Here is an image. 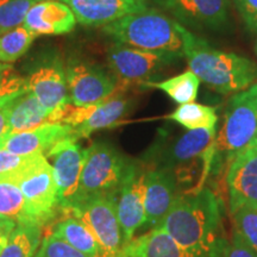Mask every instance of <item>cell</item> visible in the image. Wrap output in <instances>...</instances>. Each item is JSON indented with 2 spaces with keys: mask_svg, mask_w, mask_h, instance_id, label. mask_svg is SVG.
<instances>
[{
  "mask_svg": "<svg viewBox=\"0 0 257 257\" xmlns=\"http://www.w3.org/2000/svg\"><path fill=\"white\" fill-rule=\"evenodd\" d=\"M104 34L117 43L148 51L184 56L178 22L155 9L127 15L102 27Z\"/></svg>",
  "mask_w": 257,
  "mask_h": 257,
  "instance_id": "cell-3",
  "label": "cell"
},
{
  "mask_svg": "<svg viewBox=\"0 0 257 257\" xmlns=\"http://www.w3.org/2000/svg\"><path fill=\"white\" fill-rule=\"evenodd\" d=\"M9 221H11V220H6V219H3V218H0V225H4L6 223H9Z\"/></svg>",
  "mask_w": 257,
  "mask_h": 257,
  "instance_id": "cell-40",
  "label": "cell"
},
{
  "mask_svg": "<svg viewBox=\"0 0 257 257\" xmlns=\"http://www.w3.org/2000/svg\"><path fill=\"white\" fill-rule=\"evenodd\" d=\"M35 35L24 25L11 29L0 35V62L14 63L30 49Z\"/></svg>",
  "mask_w": 257,
  "mask_h": 257,
  "instance_id": "cell-27",
  "label": "cell"
},
{
  "mask_svg": "<svg viewBox=\"0 0 257 257\" xmlns=\"http://www.w3.org/2000/svg\"><path fill=\"white\" fill-rule=\"evenodd\" d=\"M27 91V80L17 75L14 68H11L0 81V107L18 98Z\"/></svg>",
  "mask_w": 257,
  "mask_h": 257,
  "instance_id": "cell-32",
  "label": "cell"
},
{
  "mask_svg": "<svg viewBox=\"0 0 257 257\" xmlns=\"http://www.w3.org/2000/svg\"><path fill=\"white\" fill-rule=\"evenodd\" d=\"M78 141V136L66 138L44 155L54 170L59 208L66 214H69L75 202L85 159V149Z\"/></svg>",
  "mask_w": 257,
  "mask_h": 257,
  "instance_id": "cell-11",
  "label": "cell"
},
{
  "mask_svg": "<svg viewBox=\"0 0 257 257\" xmlns=\"http://www.w3.org/2000/svg\"><path fill=\"white\" fill-rule=\"evenodd\" d=\"M10 68H11V66H10V64L0 62V74L4 73V72H6V70L10 69Z\"/></svg>",
  "mask_w": 257,
  "mask_h": 257,
  "instance_id": "cell-39",
  "label": "cell"
},
{
  "mask_svg": "<svg viewBox=\"0 0 257 257\" xmlns=\"http://www.w3.org/2000/svg\"><path fill=\"white\" fill-rule=\"evenodd\" d=\"M43 227L36 224H18L12 230L0 257H34L42 242Z\"/></svg>",
  "mask_w": 257,
  "mask_h": 257,
  "instance_id": "cell-23",
  "label": "cell"
},
{
  "mask_svg": "<svg viewBox=\"0 0 257 257\" xmlns=\"http://www.w3.org/2000/svg\"><path fill=\"white\" fill-rule=\"evenodd\" d=\"M179 193L178 179L173 170L147 167L144 224L152 227V230L159 229Z\"/></svg>",
  "mask_w": 257,
  "mask_h": 257,
  "instance_id": "cell-17",
  "label": "cell"
},
{
  "mask_svg": "<svg viewBox=\"0 0 257 257\" xmlns=\"http://www.w3.org/2000/svg\"><path fill=\"white\" fill-rule=\"evenodd\" d=\"M147 245V234L134 238L130 242L124 244L123 249L118 257H147L146 251Z\"/></svg>",
  "mask_w": 257,
  "mask_h": 257,
  "instance_id": "cell-36",
  "label": "cell"
},
{
  "mask_svg": "<svg viewBox=\"0 0 257 257\" xmlns=\"http://www.w3.org/2000/svg\"><path fill=\"white\" fill-rule=\"evenodd\" d=\"M34 257H89L70 246L51 231L42 238L41 245Z\"/></svg>",
  "mask_w": 257,
  "mask_h": 257,
  "instance_id": "cell-31",
  "label": "cell"
},
{
  "mask_svg": "<svg viewBox=\"0 0 257 257\" xmlns=\"http://www.w3.org/2000/svg\"><path fill=\"white\" fill-rule=\"evenodd\" d=\"M0 218L14 221L17 225H40L32 216L23 193L8 174H0Z\"/></svg>",
  "mask_w": 257,
  "mask_h": 257,
  "instance_id": "cell-22",
  "label": "cell"
},
{
  "mask_svg": "<svg viewBox=\"0 0 257 257\" xmlns=\"http://www.w3.org/2000/svg\"><path fill=\"white\" fill-rule=\"evenodd\" d=\"M25 80L29 91L49 113L70 102L66 66L57 54L42 59Z\"/></svg>",
  "mask_w": 257,
  "mask_h": 257,
  "instance_id": "cell-14",
  "label": "cell"
},
{
  "mask_svg": "<svg viewBox=\"0 0 257 257\" xmlns=\"http://www.w3.org/2000/svg\"><path fill=\"white\" fill-rule=\"evenodd\" d=\"M181 55L161 51L141 50L115 43L107 51V63L118 87L143 82L165 67L172 64Z\"/></svg>",
  "mask_w": 257,
  "mask_h": 257,
  "instance_id": "cell-10",
  "label": "cell"
},
{
  "mask_svg": "<svg viewBox=\"0 0 257 257\" xmlns=\"http://www.w3.org/2000/svg\"><path fill=\"white\" fill-rule=\"evenodd\" d=\"M53 232L78 251L89 257H100V250L92 233L78 218H67L54 225Z\"/></svg>",
  "mask_w": 257,
  "mask_h": 257,
  "instance_id": "cell-24",
  "label": "cell"
},
{
  "mask_svg": "<svg viewBox=\"0 0 257 257\" xmlns=\"http://www.w3.org/2000/svg\"><path fill=\"white\" fill-rule=\"evenodd\" d=\"M16 225L17 224L14 223V221H9V223L4 225H0V250L4 248V245L9 239V236L16 227Z\"/></svg>",
  "mask_w": 257,
  "mask_h": 257,
  "instance_id": "cell-38",
  "label": "cell"
},
{
  "mask_svg": "<svg viewBox=\"0 0 257 257\" xmlns=\"http://www.w3.org/2000/svg\"><path fill=\"white\" fill-rule=\"evenodd\" d=\"M257 135V83L234 94L227 102L223 126L211 144V173H220Z\"/></svg>",
  "mask_w": 257,
  "mask_h": 257,
  "instance_id": "cell-4",
  "label": "cell"
},
{
  "mask_svg": "<svg viewBox=\"0 0 257 257\" xmlns=\"http://www.w3.org/2000/svg\"><path fill=\"white\" fill-rule=\"evenodd\" d=\"M181 25L219 30L229 22L230 0H156Z\"/></svg>",
  "mask_w": 257,
  "mask_h": 257,
  "instance_id": "cell-15",
  "label": "cell"
},
{
  "mask_svg": "<svg viewBox=\"0 0 257 257\" xmlns=\"http://www.w3.org/2000/svg\"><path fill=\"white\" fill-rule=\"evenodd\" d=\"M221 210L220 199L208 187L179 193L159 229L195 257H221L226 242Z\"/></svg>",
  "mask_w": 257,
  "mask_h": 257,
  "instance_id": "cell-1",
  "label": "cell"
},
{
  "mask_svg": "<svg viewBox=\"0 0 257 257\" xmlns=\"http://www.w3.org/2000/svg\"><path fill=\"white\" fill-rule=\"evenodd\" d=\"M73 11L62 0H42L29 10L23 25L35 36L64 35L75 28Z\"/></svg>",
  "mask_w": 257,
  "mask_h": 257,
  "instance_id": "cell-20",
  "label": "cell"
},
{
  "mask_svg": "<svg viewBox=\"0 0 257 257\" xmlns=\"http://www.w3.org/2000/svg\"><path fill=\"white\" fill-rule=\"evenodd\" d=\"M134 162L108 143L95 142L86 148L79 191L70 212L93 199H115Z\"/></svg>",
  "mask_w": 257,
  "mask_h": 257,
  "instance_id": "cell-5",
  "label": "cell"
},
{
  "mask_svg": "<svg viewBox=\"0 0 257 257\" xmlns=\"http://www.w3.org/2000/svg\"><path fill=\"white\" fill-rule=\"evenodd\" d=\"M221 257H257V253L249 248L236 232L224 244Z\"/></svg>",
  "mask_w": 257,
  "mask_h": 257,
  "instance_id": "cell-33",
  "label": "cell"
},
{
  "mask_svg": "<svg viewBox=\"0 0 257 257\" xmlns=\"http://www.w3.org/2000/svg\"><path fill=\"white\" fill-rule=\"evenodd\" d=\"M134 2H137V3H143V4H147L148 0H134Z\"/></svg>",
  "mask_w": 257,
  "mask_h": 257,
  "instance_id": "cell-41",
  "label": "cell"
},
{
  "mask_svg": "<svg viewBox=\"0 0 257 257\" xmlns=\"http://www.w3.org/2000/svg\"><path fill=\"white\" fill-rule=\"evenodd\" d=\"M256 140H257V135H256Z\"/></svg>",
  "mask_w": 257,
  "mask_h": 257,
  "instance_id": "cell-43",
  "label": "cell"
},
{
  "mask_svg": "<svg viewBox=\"0 0 257 257\" xmlns=\"http://www.w3.org/2000/svg\"><path fill=\"white\" fill-rule=\"evenodd\" d=\"M73 11L78 23L105 27L127 15L146 11L147 4L134 0H62Z\"/></svg>",
  "mask_w": 257,
  "mask_h": 257,
  "instance_id": "cell-19",
  "label": "cell"
},
{
  "mask_svg": "<svg viewBox=\"0 0 257 257\" xmlns=\"http://www.w3.org/2000/svg\"><path fill=\"white\" fill-rule=\"evenodd\" d=\"M234 4L245 27L257 32V0H234Z\"/></svg>",
  "mask_w": 257,
  "mask_h": 257,
  "instance_id": "cell-34",
  "label": "cell"
},
{
  "mask_svg": "<svg viewBox=\"0 0 257 257\" xmlns=\"http://www.w3.org/2000/svg\"><path fill=\"white\" fill-rule=\"evenodd\" d=\"M92 233L100 250V257H118L124 246L114 199L98 198L83 202L70 212Z\"/></svg>",
  "mask_w": 257,
  "mask_h": 257,
  "instance_id": "cell-9",
  "label": "cell"
},
{
  "mask_svg": "<svg viewBox=\"0 0 257 257\" xmlns=\"http://www.w3.org/2000/svg\"><path fill=\"white\" fill-rule=\"evenodd\" d=\"M233 231L257 253V205H244L232 213Z\"/></svg>",
  "mask_w": 257,
  "mask_h": 257,
  "instance_id": "cell-29",
  "label": "cell"
},
{
  "mask_svg": "<svg viewBox=\"0 0 257 257\" xmlns=\"http://www.w3.org/2000/svg\"><path fill=\"white\" fill-rule=\"evenodd\" d=\"M230 212L257 205V140L231 161L225 174Z\"/></svg>",
  "mask_w": 257,
  "mask_h": 257,
  "instance_id": "cell-16",
  "label": "cell"
},
{
  "mask_svg": "<svg viewBox=\"0 0 257 257\" xmlns=\"http://www.w3.org/2000/svg\"><path fill=\"white\" fill-rule=\"evenodd\" d=\"M255 53H256V55H257V41H256V43H255Z\"/></svg>",
  "mask_w": 257,
  "mask_h": 257,
  "instance_id": "cell-42",
  "label": "cell"
},
{
  "mask_svg": "<svg viewBox=\"0 0 257 257\" xmlns=\"http://www.w3.org/2000/svg\"><path fill=\"white\" fill-rule=\"evenodd\" d=\"M42 0H0V35L23 25L32 6Z\"/></svg>",
  "mask_w": 257,
  "mask_h": 257,
  "instance_id": "cell-30",
  "label": "cell"
},
{
  "mask_svg": "<svg viewBox=\"0 0 257 257\" xmlns=\"http://www.w3.org/2000/svg\"><path fill=\"white\" fill-rule=\"evenodd\" d=\"M27 199L32 216L44 226L56 218L59 208L57 186L53 167L42 154L32 155L14 172L5 173Z\"/></svg>",
  "mask_w": 257,
  "mask_h": 257,
  "instance_id": "cell-6",
  "label": "cell"
},
{
  "mask_svg": "<svg viewBox=\"0 0 257 257\" xmlns=\"http://www.w3.org/2000/svg\"><path fill=\"white\" fill-rule=\"evenodd\" d=\"M147 257H195L180 246L162 229L150 230L147 233Z\"/></svg>",
  "mask_w": 257,
  "mask_h": 257,
  "instance_id": "cell-28",
  "label": "cell"
},
{
  "mask_svg": "<svg viewBox=\"0 0 257 257\" xmlns=\"http://www.w3.org/2000/svg\"><path fill=\"white\" fill-rule=\"evenodd\" d=\"M128 107L130 101L123 95V89H119L105 100L85 107L68 102L51 112L49 123L70 125L80 140L89 137L98 130L113 126L127 113Z\"/></svg>",
  "mask_w": 257,
  "mask_h": 257,
  "instance_id": "cell-8",
  "label": "cell"
},
{
  "mask_svg": "<svg viewBox=\"0 0 257 257\" xmlns=\"http://www.w3.org/2000/svg\"><path fill=\"white\" fill-rule=\"evenodd\" d=\"M49 112L28 89L18 98L9 102L8 118L10 135L24 133L49 123Z\"/></svg>",
  "mask_w": 257,
  "mask_h": 257,
  "instance_id": "cell-21",
  "label": "cell"
},
{
  "mask_svg": "<svg viewBox=\"0 0 257 257\" xmlns=\"http://www.w3.org/2000/svg\"><path fill=\"white\" fill-rule=\"evenodd\" d=\"M216 127L197 128L176 137L161 135L147 150L142 162L148 168L176 172L194 165L216 138Z\"/></svg>",
  "mask_w": 257,
  "mask_h": 257,
  "instance_id": "cell-7",
  "label": "cell"
},
{
  "mask_svg": "<svg viewBox=\"0 0 257 257\" xmlns=\"http://www.w3.org/2000/svg\"><path fill=\"white\" fill-rule=\"evenodd\" d=\"M8 105L9 102L0 107V143L10 135L9 118H8Z\"/></svg>",
  "mask_w": 257,
  "mask_h": 257,
  "instance_id": "cell-37",
  "label": "cell"
},
{
  "mask_svg": "<svg viewBox=\"0 0 257 257\" xmlns=\"http://www.w3.org/2000/svg\"><path fill=\"white\" fill-rule=\"evenodd\" d=\"M70 104L78 107L94 105L119 91L114 76L87 61L72 59L66 66Z\"/></svg>",
  "mask_w": 257,
  "mask_h": 257,
  "instance_id": "cell-12",
  "label": "cell"
},
{
  "mask_svg": "<svg viewBox=\"0 0 257 257\" xmlns=\"http://www.w3.org/2000/svg\"><path fill=\"white\" fill-rule=\"evenodd\" d=\"M72 136H76V134L70 125L46 123L24 133L9 135L0 143V149L21 156L46 155L54 146Z\"/></svg>",
  "mask_w": 257,
  "mask_h": 257,
  "instance_id": "cell-18",
  "label": "cell"
},
{
  "mask_svg": "<svg viewBox=\"0 0 257 257\" xmlns=\"http://www.w3.org/2000/svg\"><path fill=\"white\" fill-rule=\"evenodd\" d=\"M178 29L184 43L182 53L187 59L189 70L208 87L227 94L242 92L255 82L257 66L251 60L216 49L180 23Z\"/></svg>",
  "mask_w": 257,
  "mask_h": 257,
  "instance_id": "cell-2",
  "label": "cell"
},
{
  "mask_svg": "<svg viewBox=\"0 0 257 257\" xmlns=\"http://www.w3.org/2000/svg\"><path fill=\"white\" fill-rule=\"evenodd\" d=\"M146 173L142 161H135L115 195V207L124 243L134 239L135 232L146 223Z\"/></svg>",
  "mask_w": 257,
  "mask_h": 257,
  "instance_id": "cell-13",
  "label": "cell"
},
{
  "mask_svg": "<svg viewBox=\"0 0 257 257\" xmlns=\"http://www.w3.org/2000/svg\"><path fill=\"white\" fill-rule=\"evenodd\" d=\"M144 85H147L148 87L161 89L176 104L184 105L194 102L197 99L200 80L192 70H187L165 81L147 82Z\"/></svg>",
  "mask_w": 257,
  "mask_h": 257,
  "instance_id": "cell-25",
  "label": "cell"
},
{
  "mask_svg": "<svg viewBox=\"0 0 257 257\" xmlns=\"http://www.w3.org/2000/svg\"><path fill=\"white\" fill-rule=\"evenodd\" d=\"M32 155L30 156H21L16 155L8 152V150L0 149V174H5V173L14 172L21 166H23L27 161H29Z\"/></svg>",
  "mask_w": 257,
  "mask_h": 257,
  "instance_id": "cell-35",
  "label": "cell"
},
{
  "mask_svg": "<svg viewBox=\"0 0 257 257\" xmlns=\"http://www.w3.org/2000/svg\"><path fill=\"white\" fill-rule=\"evenodd\" d=\"M167 119L175 121L187 130L216 127L218 115L216 107L189 102L180 105L174 112L167 115Z\"/></svg>",
  "mask_w": 257,
  "mask_h": 257,
  "instance_id": "cell-26",
  "label": "cell"
}]
</instances>
